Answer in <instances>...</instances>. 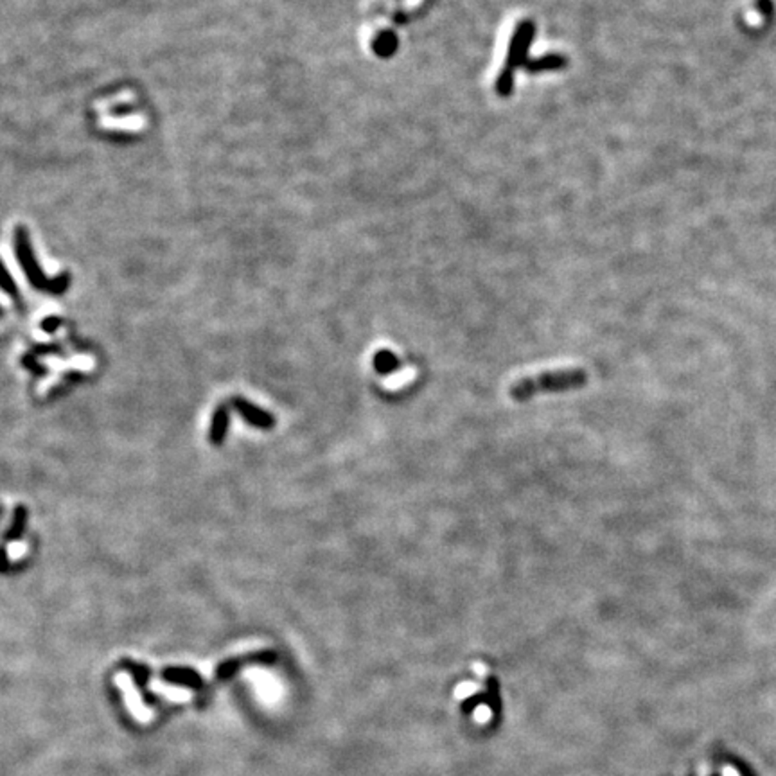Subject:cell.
<instances>
[{"label":"cell","instance_id":"6da1fadb","mask_svg":"<svg viewBox=\"0 0 776 776\" xmlns=\"http://www.w3.org/2000/svg\"><path fill=\"white\" fill-rule=\"evenodd\" d=\"M589 381V374L584 369L572 367V369H555L546 370V372L538 374V376L523 377L509 388V396L514 401H528L536 396L543 394H561L579 390L586 387Z\"/></svg>","mask_w":776,"mask_h":776},{"label":"cell","instance_id":"7a4b0ae2","mask_svg":"<svg viewBox=\"0 0 776 776\" xmlns=\"http://www.w3.org/2000/svg\"><path fill=\"white\" fill-rule=\"evenodd\" d=\"M534 38V23L523 22L519 23L518 31L514 33L511 42V49H509V58L507 65L501 70L500 77L496 81V90L501 96H507L512 90V74H514L516 67H519L525 58L526 49H528V43Z\"/></svg>","mask_w":776,"mask_h":776},{"label":"cell","instance_id":"3957f363","mask_svg":"<svg viewBox=\"0 0 776 776\" xmlns=\"http://www.w3.org/2000/svg\"><path fill=\"white\" fill-rule=\"evenodd\" d=\"M231 403L239 411L243 419L248 424H252V426L261 428V430H270V428L275 426V417L270 411L262 410V408L255 406V404L248 403V401L241 399V397H234Z\"/></svg>","mask_w":776,"mask_h":776},{"label":"cell","instance_id":"277c9868","mask_svg":"<svg viewBox=\"0 0 776 776\" xmlns=\"http://www.w3.org/2000/svg\"><path fill=\"white\" fill-rule=\"evenodd\" d=\"M227 430H228V410L227 406H219L218 410L214 411V415H212L211 435H209L212 444L219 446V444L223 442L225 435H227Z\"/></svg>","mask_w":776,"mask_h":776},{"label":"cell","instance_id":"5b68a950","mask_svg":"<svg viewBox=\"0 0 776 776\" xmlns=\"http://www.w3.org/2000/svg\"><path fill=\"white\" fill-rule=\"evenodd\" d=\"M565 58L562 56H543V58L532 60V62H526L525 67L526 70L531 72H543V70H553L565 67Z\"/></svg>","mask_w":776,"mask_h":776},{"label":"cell","instance_id":"8992f818","mask_svg":"<svg viewBox=\"0 0 776 776\" xmlns=\"http://www.w3.org/2000/svg\"><path fill=\"white\" fill-rule=\"evenodd\" d=\"M26 519H27L26 507H22V505H20V507H16L15 512H13L11 528H9L8 534H6V539H11V541H15V539H20L23 528H26Z\"/></svg>","mask_w":776,"mask_h":776},{"label":"cell","instance_id":"52a82bcc","mask_svg":"<svg viewBox=\"0 0 776 776\" xmlns=\"http://www.w3.org/2000/svg\"><path fill=\"white\" fill-rule=\"evenodd\" d=\"M374 367H376L377 372L387 374V372H392L396 367H399V362H397V357L394 353H390V350H381V353H377L376 357H374Z\"/></svg>","mask_w":776,"mask_h":776},{"label":"cell","instance_id":"ba28073f","mask_svg":"<svg viewBox=\"0 0 776 776\" xmlns=\"http://www.w3.org/2000/svg\"><path fill=\"white\" fill-rule=\"evenodd\" d=\"M396 43H397L396 38H394L392 35L384 33V35H381L379 38L376 40L374 49H376V52L381 54V56H387V54H390L394 49H396Z\"/></svg>","mask_w":776,"mask_h":776},{"label":"cell","instance_id":"9c48e42d","mask_svg":"<svg viewBox=\"0 0 776 776\" xmlns=\"http://www.w3.org/2000/svg\"><path fill=\"white\" fill-rule=\"evenodd\" d=\"M8 568H9L8 553H6L4 546H0V572H8Z\"/></svg>","mask_w":776,"mask_h":776},{"label":"cell","instance_id":"30bf717a","mask_svg":"<svg viewBox=\"0 0 776 776\" xmlns=\"http://www.w3.org/2000/svg\"><path fill=\"white\" fill-rule=\"evenodd\" d=\"M723 776H741V772H738L733 765H724Z\"/></svg>","mask_w":776,"mask_h":776}]
</instances>
